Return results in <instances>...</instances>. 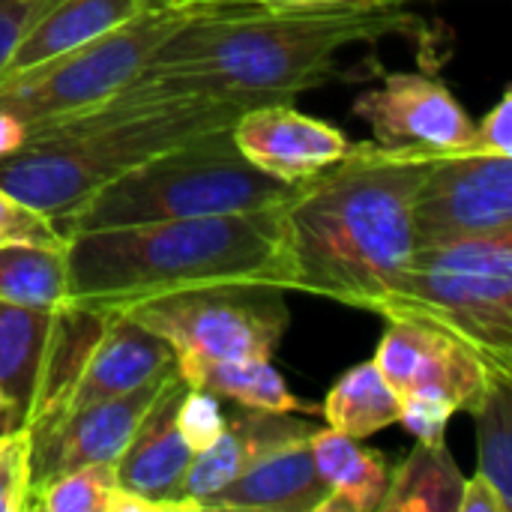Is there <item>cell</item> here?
Listing matches in <instances>:
<instances>
[{
	"label": "cell",
	"mask_w": 512,
	"mask_h": 512,
	"mask_svg": "<svg viewBox=\"0 0 512 512\" xmlns=\"http://www.w3.org/2000/svg\"><path fill=\"white\" fill-rule=\"evenodd\" d=\"M387 12H282L255 0L207 6L168 33L141 72L102 108L162 99H225L240 105L294 102L321 87L345 45L402 30Z\"/></svg>",
	"instance_id": "6da1fadb"
},
{
	"label": "cell",
	"mask_w": 512,
	"mask_h": 512,
	"mask_svg": "<svg viewBox=\"0 0 512 512\" xmlns=\"http://www.w3.org/2000/svg\"><path fill=\"white\" fill-rule=\"evenodd\" d=\"M441 153L354 144L285 204L291 291L375 309L408 273L414 195Z\"/></svg>",
	"instance_id": "7a4b0ae2"
},
{
	"label": "cell",
	"mask_w": 512,
	"mask_h": 512,
	"mask_svg": "<svg viewBox=\"0 0 512 512\" xmlns=\"http://www.w3.org/2000/svg\"><path fill=\"white\" fill-rule=\"evenodd\" d=\"M66 303L123 309L141 300L210 288L276 285L291 291L285 204L66 234Z\"/></svg>",
	"instance_id": "3957f363"
},
{
	"label": "cell",
	"mask_w": 512,
	"mask_h": 512,
	"mask_svg": "<svg viewBox=\"0 0 512 512\" xmlns=\"http://www.w3.org/2000/svg\"><path fill=\"white\" fill-rule=\"evenodd\" d=\"M249 105L225 99H162L96 108L42 129L0 159V189L57 222L105 183L201 132L231 126Z\"/></svg>",
	"instance_id": "277c9868"
},
{
	"label": "cell",
	"mask_w": 512,
	"mask_h": 512,
	"mask_svg": "<svg viewBox=\"0 0 512 512\" xmlns=\"http://www.w3.org/2000/svg\"><path fill=\"white\" fill-rule=\"evenodd\" d=\"M300 186L303 183H282L255 168L237 150L231 126H222L180 141L105 183L54 225L66 237L75 231L246 213L282 207Z\"/></svg>",
	"instance_id": "5b68a950"
},
{
	"label": "cell",
	"mask_w": 512,
	"mask_h": 512,
	"mask_svg": "<svg viewBox=\"0 0 512 512\" xmlns=\"http://www.w3.org/2000/svg\"><path fill=\"white\" fill-rule=\"evenodd\" d=\"M201 9L150 0L126 24L18 75L0 78V111L24 132L87 114L114 99L150 60L156 45Z\"/></svg>",
	"instance_id": "8992f818"
},
{
	"label": "cell",
	"mask_w": 512,
	"mask_h": 512,
	"mask_svg": "<svg viewBox=\"0 0 512 512\" xmlns=\"http://www.w3.org/2000/svg\"><path fill=\"white\" fill-rule=\"evenodd\" d=\"M174 351L177 369L219 360H273L291 312L276 285H210L123 306Z\"/></svg>",
	"instance_id": "52a82bcc"
},
{
	"label": "cell",
	"mask_w": 512,
	"mask_h": 512,
	"mask_svg": "<svg viewBox=\"0 0 512 512\" xmlns=\"http://www.w3.org/2000/svg\"><path fill=\"white\" fill-rule=\"evenodd\" d=\"M372 312L429 324L512 381V273L408 270Z\"/></svg>",
	"instance_id": "ba28073f"
},
{
	"label": "cell",
	"mask_w": 512,
	"mask_h": 512,
	"mask_svg": "<svg viewBox=\"0 0 512 512\" xmlns=\"http://www.w3.org/2000/svg\"><path fill=\"white\" fill-rule=\"evenodd\" d=\"M512 231V156L441 153L414 195L417 246Z\"/></svg>",
	"instance_id": "9c48e42d"
},
{
	"label": "cell",
	"mask_w": 512,
	"mask_h": 512,
	"mask_svg": "<svg viewBox=\"0 0 512 512\" xmlns=\"http://www.w3.org/2000/svg\"><path fill=\"white\" fill-rule=\"evenodd\" d=\"M372 363L399 399H441L468 414L477 411L495 381H507L492 375L489 366L459 339L405 318H387V330Z\"/></svg>",
	"instance_id": "30bf717a"
},
{
	"label": "cell",
	"mask_w": 512,
	"mask_h": 512,
	"mask_svg": "<svg viewBox=\"0 0 512 512\" xmlns=\"http://www.w3.org/2000/svg\"><path fill=\"white\" fill-rule=\"evenodd\" d=\"M354 114L369 123L384 147L429 153L477 150V123L447 84L420 72H390L381 87L357 96Z\"/></svg>",
	"instance_id": "8fae6325"
},
{
	"label": "cell",
	"mask_w": 512,
	"mask_h": 512,
	"mask_svg": "<svg viewBox=\"0 0 512 512\" xmlns=\"http://www.w3.org/2000/svg\"><path fill=\"white\" fill-rule=\"evenodd\" d=\"M171 369H165L162 375L150 378L147 384L123 396L72 411L39 432H30V489L36 492L54 477L84 465H96V462L114 465L126 450V444L132 441L135 429L141 426L147 408L159 396Z\"/></svg>",
	"instance_id": "7c38bea8"
},
{
	"label": "cell",
	"mask_w": 512,
	"mask_h": 512,
	"mask_svg": "<svg viewBox=\"0 0 512 512\" xmlns=\"http://www.w3.org/2000/svg\"><path fill=\"white\" fill-rule=\"evenodd\" d=\"M171 366H174V351L168 348L165 339H159L153 330L138 324L126 309H105V318L96 336L90 339L57 411L51 414V420L27 432H39L72 411L123 396Z\"/></svg>",
	"instance_id": "4fadbf2b"
},
{
	"label": "cell",
	"mask_w": 512,
	"mask_h": 512,
	"mask_svg": "<svg viewBox=\"0 0 512 512\" xmlns=\"http://www.w3.org/2000/svg\"><path fill=\"white\" fill-rule=\"evenodd\" d=\"M231 138L255 168L282 183H306L354 147L342 129L291 108V102H264L240 111L231 123Z\"/></svg>",
	"instance_id": "5bb4252c"
},
{
	"label": "cell",
	"mask_w": 512,
	"mask_h": 512,
	"mask_svg": "<svg viewBox=\"0 0 512 512\" xmlns=\"http://www.w3.org/2000/svg\"><path fill=\"white\" fill-rule=\"evenodd\" d=\"M63 309L0 300V429H30L36 423L57 369Z\"/></svg>",
	"instance_id": "9a60e30c"
},
{
	"label": "cell",
	"mask_w": 512,
	"mask_h": 512,
	"mask_svg": "<svg viewBox=\"0 0 512 512\" xmlns=\"http://www.w3.org/2000/svg\"><path fill=\"white\" fill-rule=\"evenodd\" d=\"M186 387L189 384L180 378L174 363L132 441L114 462L120 486L129 495L147 501L156 512H189L180 489L192 462V450L177 432V405Z\"/></svg>",
	"instance_id": "2e32d148"
},
{
	"label": "cell",
	"mask_w": 512,
	"mask_h": 512,
	"mask_svg": "<svg viewBox=\"0 0 512 512\" xmlns=\"http://www.w3.org/2000/svg\"><path fill=\"white\" fill-rule=\"evenodd\" d=\"M324 498L327 486L318 477L309 435H300L252 462L237 480L210 495L201 512H318Z\"/></svg>",
	"instance_id": "e0dca14e"
},
{
	"label": "cell",
	"mask_w": 512,
	"mask_h": 512,
	"mask_svg": "<svg viewBox=\"0 0 512 512\" xmlns=\"http://www.w3.org/2000/svg\"><path fill=\"white\" fill-rule=\"evenodd\" d=\"M312 426L291 414H270L255 408H240L225 420L222 435L207 447L192 453L189 471L183 477L180 498L189 510H201V504L237 480L252 462H258L273 447L309 435Z\"/></svg>",
	"instance_id": "ac0fdd59"
},
{
	"label": "cell",
	"mask_w": 512,
	"mask_h": 512,
	"mask_svg": "<svg viewBox=\"0 0 512 512\" xmlns=\"http://www.w3.org/2000/svg\"><path fill=\"white\" fill-rule=\"evenodd\" d=\"M150 0H51L21 33L0 78L60 57L135 18Z\"/></svg>",
	"instance_id": "d6986e66"
},
{
	"label": "cell",
	"mask_w": 512,
	"mask_h": 512,
	"mask_svg": "<svg viewBox=\"0 0 512 512\" xmlns=\"http://www.w3.org/2000/svg\"><path fill=\"white\" fill-rule=\"evenodd\" d=\"M309 450L318 468V477L327 486V498L318 512H378L390 468L378 450L360 447L354 438L336 429H312Z\"/></svg>",
	"instance_id": "ffe728a7"
},
{
	"label": "cell",
	"mask_w": 512,
	"mask_h": 512,
	"mask_svg": "<svg viewBox=\"0 0 512 512\" xmlns=\"http://www.w3.org/2000/svg\"><path fill=\"white\" fill-rule=\"evenodd\" d=\"M465 477L444 441H417L390 474L381 512H459Z\"/></svg>",
	"instance_id": "44dd1931"
},
{
	"label": "cell",
	"mask_w": 512,
	"mask_h": 512,
	"mask_svg": "<svg viewBox=\"0 0 512 512\" xmlns=\"http://www.w3.org/2000/svg\"><path fill=\"white\" fill-rule=\"evenodd\" d=\"M177 372L189 387L204 390L216 399H228L240 408L270 411V414L315 411V405L300 402L288 390L273 360H219V363H201Z\"/></svg>",
	"instance_id": "7402d4cb"
},
{
	"label": "cell",
	"mask_w": 512,
	"mask_h": 512,
	"mask_svg": "<svg viewBox=\"0 0 512 512\" xmlns=\"http://www.w3.org/2000/svg\"><path fill=\"white\" fill-rule=\"evenodd\" d=\"M399 417H402V399L384 381L375 363H360L348 369L324 399L327 426L354 441L384 432L387 426L399 423Z\"/></svg>",
	"instance_id": "603a6c76"
},
{
	"label": "cell",
	"mask_w": 512,
	"mask_h": 512,
	"mask_svg": "<svg viewBox=\"0 0 512 512\" xmlns=\"http://www.w3.org/2000/svg\"><path fill=\"white\" fill-rule=\"evenodd\" d=\"M66 243L42 246L27 240L0 243V300L30 309H60L66 303Z\"/></svg>",
	"instance_id": "cb8c5ba5"
},
{
	"label": "cell",
	"mask_w": 512,
	"mask_h": 512,
	"mask_svg": "<svg viewBox=\"0 0 512 512\" xmlns=\"http://www.w3.org/2000/svg\"><path fill=\"white\" fill-rule=\"evenodd\" d=\"M30 510L42 512H156L147 501L129 495L111 462H96L54 477L33 492Z\"/></svg>",
	"instance_id": "d4e9b609"
},
{
	"label": "cell",
	"mask_w": 512,
	"mask_h": 512,
	"mask_svg": "<svg viewBox=\"0 0 512 512\" xmlns=\"http://www.w3.org/2000/svg\"><path fill=\"white\" fill-rule=\"evenodd\" d=\"M474 417L477 477H483L512 512V381H495Z\"/></svg>",
	"instance_id": "484cf974"
},
{
	"label": "cell",
	"mask_w": 512,
	"mask_h": 512,
	"mask_svg": "<svg viewBox=\"0 0 512 512\" xmlns=\"http://www.w3.org/2000/svg\"><path fill=\"white\" fill-rule=\"evenodd\" d=\"M30 432L0 429V512L30 510Z\"/></svg>",
	"instance_id": "4316f807"
},
{
	"label": "cell",
	"mask_w": 512,
	"mask_h": 512,
	"mask_svg": "<svg viewBox=\"0 0 512 512\" xmlns=\"http://www.w3.org/2000/svg\"><path fill=\"white\" fill-rule=\"evenodd\" d=\"M225 420L228 417L222 414L216 396L186 387V393L180 396V405H177V432L189 444L192 453L207 450L222 435Z\"/></svg>",
	"instance_id": "83f0119b"
},
{
	"label": "cell",
	"mask_w": 512,
	"mask_h": 512,
	"mask_svg": "<svg viewBox=\"0 0 512 512\" xmlns=\"http://www.w3.org/2000/svg\"><path fill=\"white\" fill-rule=\"evenodd\" d=\"M6 240H27V243H42V246H60L66 237L57 231V225L0 189V243Z\"/></svg>",
	"instance_id": "f1b7e54d"
},
{
	"label": "cell",
	"mask_w": 512,
	"mask_h": 512,
	"mask_svg": "<svg viewBox=\"0 0 512 512\" xmlns=\"http://www.w3.org/2000/svg\"><path fill=\"white\" fill-rule=\"evenodd\" d=\"M456 408L441 399H426V396H408L402 399V417L399 423L417 435V441H444V432L453 420Z\"/></svg>",
	"instance_id": "f546056e"
},
{
	"label": "cell",
	"mask_w": 512,
	"mask_h": 512,
	"mask_svg": "<svg viewBox=\"0 0 512 512\" xmlns=\"http://www.w3.org/2000/svg\"><path fill=\"white\" fill-rule=\"evenodd\" d=\"M51 0H0V72L18 45L21 33Z\"/></svg>",
	"instance_id": "4dcf8cb0"
},
{
	"label": "cell",
	"mask_w": 512,
	"mask_h": 512,
	"mask_svg": "<svg viewBox=\"0 0 512 512\" xmlns=\"http://www.w3.org/2000/svg\"><path fill=\"white\" fill-rule=\"evenodd\" d=\"M282 12H387L420 0H255Z\"/></svg>",
	"instance_id": "1f68e13d"
},
{
	"label": "cell",
	"mask_w": 512,
	"mask_h": 512,
	"mask_svg": "<svg viewBox=\"0 0 512 512\" xmlns=\"http://www.w3.org/2000/svg\"><path fill=\"white\" fill-rule=\"evenodd\" d=\"M477 150L512 156V93L507 90L498 105L477 123Z\"/></svg>",
	"instance_id": "d6a6232c"
},
{
	"label": "cell",
	"mask_w": 512,
	"mask_h": 512,
	"mask_svg": "<svg viewBox=\"0 0 512 512\" xmlns=\"http://www.w3.org/2000/svg\"><path fill=\"white\" fill-rule=\"evenodd\" d=\"M459 512H510L504 507V501L498 498V492L483 480V477H471L465 480L462 498H459Z\"/></svg>",
	"instance_id": "836d02e7"
},
{
	"label": "cell",
	"mask_w": 512,
	"mask_h": 512,
	"mask_svg": "<svg viewBox=\"0 0 512 512\" xmlns=\"http://www.w3.org/2000/svg\"><path fill=\"white\" fill-rule=\"evenodd\" d=\"M24 138H27L24 126L12 114L0 111V159L9 156V153H15L24 144Z\"/></svg>",
	"instance_id": "e575fe53"
},
{
	"label": "cell",
	"mask_w": 512,
	"mask_h": 512,
	"mask_svg": "<svg viewBox=\"0 0 512 512\" xmlns=\"http://www.w3.org/2000/svg\"><path fill=\"white\" fill-rule=\"evenodd\" d=\"M162 3L186 6V9H207V6H228V3H249V0H162Z\"/></svg>",
	"instance_id": "d590c367"
},
{
	"label": "cell",
	"mask_w": 512,
	"mask_h": 512,
	"mask_svg": "<svg viewBox=\"0 0 512 512\" xmlns=\"http://www.w3.org/2000/svg\"><path fill=\"white\" fill-rule=\"evenodd\" d=\"M0 411H3V408H0Z\"/></svg>",
	"instance_id": "8d00e7d4"
}]
</instances>
